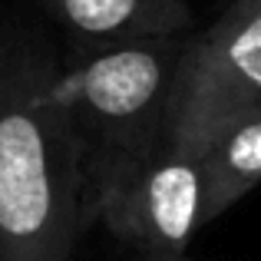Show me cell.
Here are the masks:
<instances>
[{
  "label": "cell",
  "mask_w": 261,
  "mask_h": 261,
  "mask_svg": "<svg viewBox=\"0 0 261 261\" xmlns=\"http://www.w3.org/2000/svg\"><path fill=\"white\" fill-rule=\"evenodd\" d=\"M185 40L189 33L73 53L63 70V96L89 152V185L106 169L166 142Z\"/></svg>",
  "instance_id": "obj_2"
},
{
  "label": "cell",
  "mask_w": 261,
  "mask_h": 261,
  "mask_svg": "<svg viewBox=\"0 0 261 261\" xmlns=\"http://www.w3.org/2000/svg\"><path fill=\"white\" fill-rule=\"evenodd\" d=\"M261 109V0H231L185 40L169 102L166 142L198 152L222 126Z\"/></svg>",
  "instance_id": "obj_3"
},
{
  "label": "cell",
  "mask_w": 261,
  "mask_h": 261,
  "mask_svg": "<svg viewBox=\"0 0 261 261\" xmlns=\"http://www.w3.org/2000/svg\"><path fill=\"white\" fill-rule=\"evenodd\" d=\"M93 222L63 70L43 40L20 37L0 60V261H73Z\"/></svg>",
  "instance_id": "obj_1"
},
{
  "label": "cell",
  "mask_w": 261,
  "mask_h": 261,
  "mask_svg": "<svg viewBox=\"0 0 261 261\" xmlns=\"http://www.w3.org/2000/svg\"><path fill=\"white\" fill-rule=\"evenodd\" d=\"M93 215L142 258H178L205 228L202 155L162 142L96 175Z\"/></svg>",
  "instance_id": "obj_4"
},
{
  "label": "cell",
  "mask_w": 261,
  "mask_h": 261,
  "mask_svg": "<svg viewBox=\"0 0 261 261\" xmlns=\"http://www.w3.org/2000/svg\"><path fill=\"white\" fill-rule=\"evenodd\" d=\"M205 225L228 212L242 195L261 185V109L222 126L202 149Z\"/></svg>",
  "instance_id": "obj_6"
},
{
  "label": "cell",
  "mask_w": 261,
  "mask_h": 261,
  "mask_svg": "<svg viewBox=\"0 0 261 261\" xmlns=\"http://www.w3.org/2000/svg\"><path fill=\"white\" fill-rule=\"evenodd\" d=\"M76 53L142 40L185 37L192 10L185 0H43Z\"/></svg>",
  "instance_id": "obj_5"
},
{
  "label": "cell",
  "mask_w": 261,
  "mask_h": 261,
  "mask_svg": "<svg viewBox=\"0 0 261 261\" xmlns=\"http://www.w3.org/2000/svg\"><path fill=\"white\" fill-rule=\"evenodd\" d=\"M139 261H195V258H185V255H178V258H139Z\"/></svg>",
  "instance_id": "obj_7"
}]
</instances>
